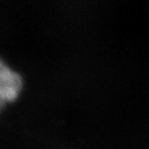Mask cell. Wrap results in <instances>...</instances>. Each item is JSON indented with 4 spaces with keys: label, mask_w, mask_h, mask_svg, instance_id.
Segmentation results:
<instances>
[{
    "label": "cell",
    "mask_w": 149,
    "mask_h": 149,
    "mask_svg": "<svg viewBox=\"0 0 149 149\" xmlns=\"http://www.w3.org/2000/svg\"><path fill=\"white\" fill-rule=\"evenodd\" d=\"M22 87L23 81L20 74L0 60V98L5 102H14L20 95Z\"/></svg>",
    "instance_id": "obj_1"
},
{
    "label": "cell",
    "mask_w": 149,
    "mask_h": 149,
    "mask_svg": "<svg viewBox=\"0 0 149 149\" xmlns=\"http://www.w3.org/2000/svg\"><path fill=\"white\" fill-rule=\"evenodd\" d=\"M5 104H6V102H5L4 100H2V98H0V111H1V109H2V108L4 107Z\"/></svg>",
    "instance_id": "obj_2"
}]
</instances>
